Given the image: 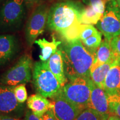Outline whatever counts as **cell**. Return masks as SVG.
<instances>
[{
	"label": "cell",
	"instance_id": "obj_13",
	"mask_svg": "<svg viewBox=\"0 0 120 120\" xmlns=\"http://www.w3.org/2000/svg\"><path fill=\"white\" fill-rule=\"evenodd\" d=\"M103 90L107 95L120 94V60L108 72L105 79Z\"/></svg>",
	"mask_w": 120,
	"mask_h": 120
},
{
	"label": "cell",
	"instance_id": "obj_5",
	"mask_svg": "<svg viewBox=\"0 0 120 120\" xmlns=\"http://www.w3.org/2000/svg\"><path fill=\"white\" fill-rule=\"evenodd\" d=\"M90 77L75 78L62 87L61 94L81 111L87 109L91 96Z\"/></svg>",
	"mask_w": 120,
	"mask_h": 120
},
{
	"label": "cell",
	"instance_id": "obj_24",
	"mask_svg": "<svg viewBox=\"0 0 120 120\" xmlns=\"http://www.w3.org/2000/svg\"><path fill=\"white\" fill-rule=\"evenodd\" d=\"M110 0H82L87 5L92 7L102 13H104L106 4Z\"/></svg>",
	"mask_w": 120,
	"mask_h": 120
},
{
	"label": "cell",
	"instance_id": "obj_15",
	"mask_svg": "<svg viewBox=\"0 0 120 120\" xmlns=\"http://www.w3.org/2000/svg\"><path fill=\"white\" fill-rule=\"evenodd\" d=\"M118 56H119V55L112 49L110 42L105 39L97 49L96 58L91 68H94L109 62L111 60L116 58Z\"/></svg>",
	"mask_w": 120,
	"mask_h": 120
},
{
	"label": "cell",
	"instance_id": "obj_8",
	"mask_svg": "<svg viewBox=\"0 0 120 120\" xmlns=\"http://www.w3.org/2000/svg\"><path fill=\"white\" fill-rule=\"evenodd\" d=\"M49 8L41 4L35 7L27 21L25 34L27 43L31 47L37 37L42 34L47 25Z\"/></svg>",
	"mask_w": 120,
	"mask_h": 120
},
{
	"label": "cell",
	"instance_id": "obj_10",
	"mask_svg": "<svg viewBox=\"0 0 120 120\" xmlns=\"http://www.w3.org/2000/svg\"><path fill=\"white\" fill-rule=\"evenodd\" d=\"M51 109L56 120H75L82 111L69 102L61 93L51 98Z\"/></svg>",
	"mask_w": 120,
	"mask_h": 120
},
{
	"label": "cell",
	"instance_id": "obj_18",
	"mask_svg": "<svg viewBox=\"0 0 120 120\" xmlns=\"http://www.w3.org/2000/svg\"><path fill=\"white\" fill-rule=\"evenodd\" d=\"M34 43L38 45L41 49V55L39 56L40 60L42 61H47L50 57L57 51L58 48L62 43V42L57 41L53 36L52 41L51 42L43 38L36 40Z\"/></svg>",
	"mask_w": 120,
	"mask_h": 120
},
{
	"label": "cell",
	"instance_id": "obj_32",
	"mask_svg": "<svg viewBox=\"0 0 120 120\" xmlns=\"http://www.w3.org/2000/svg\"><path fill=\"white\" fill-rule=\"evenodd\" d=\"M60 1H69V0H59Z\"/></svg>",
	"mask_w": 120,
	"mask_h": 120
},
{
	"label": "cell",
	"instance_id": "obj_6",
	"mask_svg": "<svg viewBox=\"0 0 120 120\" xmlns=\"http://www.w3.org/2000/svg\"><path fill=\"white\" fill-rule=\"evenodd\" d=\"M32 61L28 55L22 56L15 65L0 76V83L8 86L26 84L32 77Z\"/></svg>",
	"mask_w": 120,
	"mask_h": 120
},
{
	"label": "cell",
	"instance_id": "obj_19",
	"mask_svg": "<svg viewBox=\"0 0 120 120\" xmlns=\"http://www.w3.org/2000/svg\"><path fill=\"white\" fill-rule=\"evenodd\" d=\"M102 13L92 7L87 6L82 9L80 16V21L83 25H96L101 19Z\"/></svg>",
	"mask_w": 120,
	"mask_h": 120
},
{
	"label": "cell",
	"instance_id": "obj_3",
	"mask_svg": "<svg viewBox=\"0 0 120 120\" xmlns=\"http://www.w3.org/2000/svg\"><path fill=\"white\" fill-rule=\"evenodd\" d=\"M32 79L36 92L46 98H52L61 92L62 87L50 71L47 61H40L34 63Z\"/></svg>",
	"mask_w": 120,
	"mask_h": 120
},
{
	"label": "cell",
	"instance_id": "obj_21",
	"mask_svg": "<svg viewBox=\"0 0 120 120\" xmlns=\"http://www.w3.org/2000/svg\"><path fill=\"white\" fill-rule=\"evenodd\" d=\"M108 117H103L91 109H86L80 112L75 120H106Z\"/></svg>",
	"mask_w": 120,
	"mask_h": 120
},
{
	"label": "cell",
	"instance_id": "obj_23",
	"mask_svg": "<svg viewBox=\"0 0 120 120\" xmlns=\"http://www.w3.org/2000/svg\"><path fill=\"white\" fill-rule=\"evenodd\" d=\"M14 92L16 99L19 103H24L27 100V93L25 84H19L15 86Z\"/></svg>",
	"mask_w": 120,
	"mask_h": 120
},
{
	"label": "cell",
	"instance_id": "obj_7",
	"mask_svg": "<svg viewBox=\"0 0 120 120\" xmlns=\"http://www.w3.org/2000/svg\"><path fill=\"white\" fill-rule=\"evenodd\" d=\"M97 27L105 40L110 42L115 37L120 34V7L116 0L107 3L106 9Z\"/></svg>",
	"mask_w": 120,
	"mask_h": 120
},
{
	"label": "cell",
	"instance_id": "obj_14",
	"mask_svg": "<svg viewBox=\"0 0 120 120\" xmlns=\"http://www.w3.org/2000/svg\"><path fill=\"white\" fill-rule=\"evenodd\" d=\"M47 62L50 71L56 76L61 86L64 87L67 83V78L64 73L62 52L60 49L50 57Z\"/></svg>",
	"mask_w": 120,
	"mask_h": 120
},
{
	"label": "cell",
	"instance_id": "obj_1",
	"mask_svg": "<svg viewBox=\"0 0 120 120\" xmlns=\"http://www.w3.org/2000/svg\"><path fill=\"white\" fill-rule=\"evenodd\" d=\"M58 49L62 52L64 73L69 80L79 77H90L96 53L88 50L80 39L64 41Z\"/></svg>",
	"mask_w": 120,
	"mask_h": 120
},
{
	"label": "cell",
	"instance_id": "obj_20",
	"mask_svg": "<svg viewBox=\"0 0 120 120\" xmlns=\"http://www.w3.org/2000/svg\"><path fill=\"white\" fill-rule=\"evenodd\" d=\"M84 46L93 53H96L97 49L102 42V34L97 32L82 41Z\"/></svg>",
	"mask_w": 120,
	"mask_h": 120
},
{
	"label": "cell",
	"instance_id": "obj_28",
	"mask_svg": "<svg viewBox=\"0 0 120 120\" xmlns=\"http://www.w3.org/2000/svg\"><path fill=\"white\" fill-rule=\"evenodd\" d=\"M43 0H24L27 9H31L41 4Z\"/></svg>",
	"mask_w": 120,
	"mask_h": 120
},
{
	"label": "cell",
	"instance_id": "obj_25",
	"mask_svg": "<svg viewBox=\"0 0 120 120\" xmlns=\"http://www.w3.org/2000/svg\"><path fill=\"white\" fill-rule=\"evenodd\" d=\"M99 31L92 25H82L79 39L82 41L86 38L97 34Z\"/></svg>",
	"mask_w": 120,
	"mask_h": 120
},
{
	"label": "cell",
	"instance_id": "obj_30",
	"mask_svg": "<svg viewBox=\"0 0 120 120\" xmlns=\"http://www.w3.org/2000/svg\"><path fill=\"white\" fill-rule=\"evenodd\" d=\"M0 120H25L19 117L8 116V115H0Z\"/></svg>",
	"mask_w": 120,
	"mask_h": 120
},
{
	"label": "cell",
	"instance_id": "obj_26",
	"mask_svg": "<svg viewBox=\"0 0 120 120\" xmlns=\"http://www.w3.org/2000/svg\"><path fill=\"white\" fill-rule=\"evenodd\" d=\"M110 45L112 49L120 56V34L111 40Z\"/></svg>",
	"mask_w": 120,
	"mask_h": 120
},
{
	"label": "cell",
	"instance_id": "obj_12",
	"mask_svg": "<svg viewBox=\"0 0 120 120\" xmlns=\"http://www.w3.org/2000/svg\"><path fill=\"white\" fill-rule=\"evenodd\" d=\"M19 49V40L13 34H0V67L8 64Z\"/></svg>",
	"mask_w": 120,
	"mask_h": 120
},
{
	"label": "cell",
	"instance_id": "obj_4",
	"mask_svg": "<svg viewBox=\"0 0 120 120\" xmlns=\"http://www.w3.org/2000/svg\"><path fill=\"white\" fill-rule=\"evenodd\" d=\"M26 8L24 0H7L0 7V32L20 29L26 17Z\"/></svg>",
	"mask_w": 120,
	"mask_h": 120
},
{
	"label": "cell",
	"instance_id": "obj_29",
	"mask_svg": "<svg viewBox=\"0 0 120 120\" xmlns=\"http://www.w3.org/2000/svg\"><path fill=\"white\" fill-rule=\"evenodd\" d=\"M42 120H56L52 109H49L44 115L42 116Z\"/></svg>",
	"mask_w": 120,
	"mask_h": 120
},
{
	"label": "cell",
	"instance_id": "obj_31",
	"mask_svg": "<svg viewBox=\"0 0 120 120\" xmlns=\"http://www.w3.org/2000/svg\"><path fill=\"white\" fill-rule=\"evenodd\" d=\"M117 4H118V5L119 6V7H120V0H116Z\"/></svg>",
	"mask_w": 120,
	"mask_h": 120
},
{
	"label": "cell",
	"instance_id": "obj_17",
	"mask_svg": "<svg viewBox=\"0 0 120 120\" xmlns=\"http://www.w3.org/2000/svg\"><path fill=\"white\" fill-rule=\"evenodd\" d=\"M119 60H120V55L116 58L111 60L109 62L105 63L99 66L94 68H91L90 78L92 79L93 82L99 87L103 89L105 79L108 72L111 67L116 64L117 61Z\"/></svg>",
	"mask_w": 120,
	"mask_h": 120
},
{
	"label": "cell",
	"instance_id": "obj_16",
	"mask_svg": "<svg viewBox=\"0 0 120 120\" xmlns=\"http://www.w3.org/2000/svg\"><path fill=\"white\" fill-rule=\"evenodd\" d=\"M27 106L34 114L42 117L50 109L51 102L46 97L37 94L28 97L27 100Z\"/></svg>",
	"mask_w": 120,
	"mask_h": 120
},
{
	"label": "cell",
	"instance_id": "obj_2",
	"mask_svg": "<svg viewBox=\"0 0 120 120\" xmlns=\"http://www.w3.org/2000/svg\"><path fill=\"white\" fill-rule=\"evenodd\" d=\"M83 8L78 3L70 0L55 3L49 7L47 28L60 34L76 24L81 23L80 16Z\"/></svg>",
	"mask_w": 120,
	"mask_h": 120
},
{
	"label": "cell",
	"instance_id": "obj_9",
	"mask_svg": "<svg viewBox=\"0 0 120 120\" xmlns=\"http://www.w3.org/2000/svg\"><path fill=\"white\" fill-rule=\"evenodd\" d=\"M15 86L0 83V115L22 117L25 113V105L19 103L15 96Z\"/></svg>",
	"mask_w": 120,
	"mask_h": 120
},
{
	"label": "cell",
	"instance_id": "obj_11",
	"mask_svg": "<svg viewBox=\"0 0 120 120\" xmlns=\"http://www.w3.org/2000/svg\"><path fill=\"white\" fill-rule=\"evenodd\" d=\"M87 108L95 111L105 117H108L112 114L109 109L107 94L104 90L97 86L92 81L91 85V96Z\"/></svg>",
	"mask_w": 120,
	"mask_h": 120
},
{
	"label": "cell",
	"instance_id": "obj_27",
	"mask_svg": "<svg viewBox=\"0 0 120 120\" xmlns=\"http://www.w3.org/2000/svg\"><path fill=\"white\" fill-rule=\"evenodd\" d=\"M25 120H42L41 116H38L34 114L31 110L26 111L25 115Z\"/></svg>",
	"mask_w": 120,
	"mask_h": 120
},
{
	"label": "cell",
	"instance_id": "obj_22",
	"mask_svg": "<svg viewBox=\"0 0 120 120\" xmlns=\"http://www.w3.org/2000/svg\"><path fill=\"white\" fill-rule=\"evenodd\" d=\"M108 101L112 114L120 118V94L108 95Z\"/></svg>",
	"mask_w": 120,
	"mask_h": 120
}]
</instances>
